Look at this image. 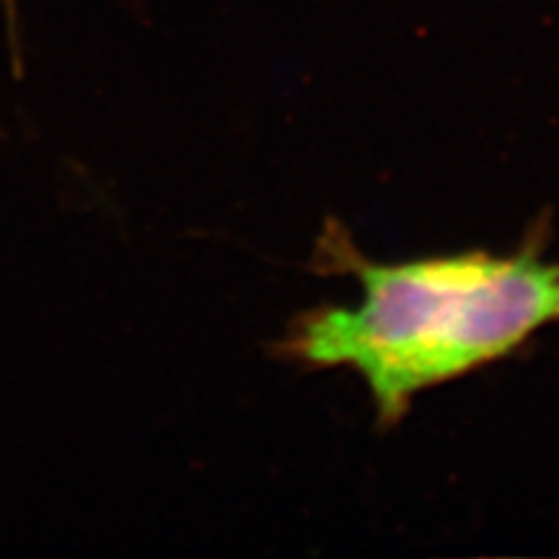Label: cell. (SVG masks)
Masks as SVG:
<instances>
[{"label": "cell", "instance_id": "2", "mask_svg": "<svg viewBox=\"0 0 559 559\" xmlns=\"http://www.w3.org/2000/svg\"><path fill=\"white\" fill-rule=\"evenodd\" d=\"M5 5H9V24H11V32H13V26H16V13H13V0H5ZM11 39H13V45H16V34H11Z\"/></svg>", "mask_w": 559, "mask_h": 559}, {"label": "cell", "instance_id": "1", "mask_svg": "<svg viewBox=\"0 0 559 559\" xmlns=\"http://www.w3.org/2000/svg\"><path fill=\"white\" fill-rule=\"evenodd\" d=\"M547 239L549 226L536 223L510 254L376 262L332 221L317 267L358 280L360 300L300 311L272 349L304 370H353L379 428H396L419 394L506 360L559 324V262L547 260Z\"/></svg>", "mask_w": 559, "mask_h": 559}]
</instances>
